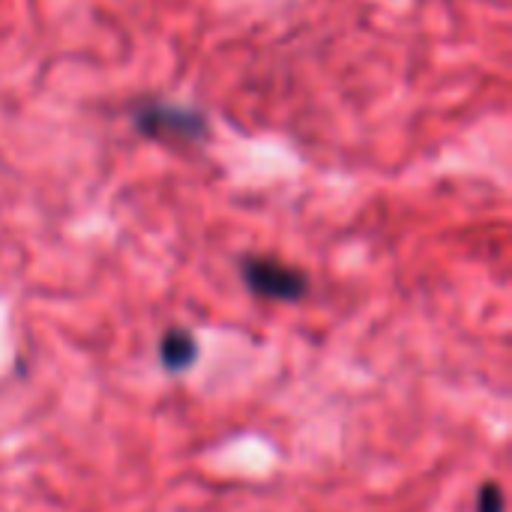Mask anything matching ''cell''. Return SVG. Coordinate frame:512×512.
Masks as SVG:
<instances>
[{
	"label": "cell",
	"instance_id": "obj_1",
	"mask_svg": "<svg viewBox=\"0 0 512 512\" xmlns=\"http://www.w3.org/2000/svg\"><path fill=\"white\" fill-rule=\"evenodd\" d=\"M135 129L153 141H171V144H195L207 135V120L198 111H189L183 105L156 102L147 99L132 111Z\"/></svg>",
	"mask_w": 512,
	"mask_h": 512
},
{
	"label": "cell",
	"instance_id": "obj_2",
	"mask_svg": "<svg viewBox=\"0 0 512 512\" xmlns=\"http://www.w3.org/2000/svg\"><path fill=\"white\" fill-rule=\"evenodd\" d=\"M243 279L258 297L270 300H300L306 294V276L273 258H249L243 264Z\"/></svg>",
	"mask_w": 512,
	"mask_h": 512
},
{
	"label": "cell",
	"instance_id": "obj_3",
	"mask_svg": "<svg viewBox=\"0 0 512 512\" xmlns=\"http://www.w3.org/2000/svg\"><path fill=\"white\" fill-rule=\"evenodd\" d=\"M198 348H195V339L183 330H174L168 333V339L162 342V357L171 369H183L195 360Z\"/></svg>",
	"mask_w": 512,
	"mask_h": 512
},
{
	"label": "cell",
	"instance_id": "obj_4",
	"mask_svg": "<svg viewBox=\"0 0 512 512\" xmlns=\"http://www.w3.org/2000/svg\"><path fill=\"white\" fill-rule=\"evenodd\" d=\"M480 512H504V498L498 486H486L480 495Z\"/></svg>",
	"mask_w": 512,
	"mask_h": 512
}]
</instances>
